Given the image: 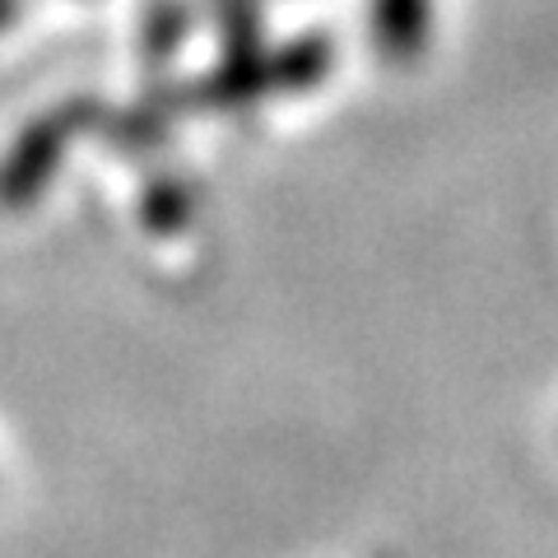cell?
<instances>
[{
  "instance_id": "6da1fadb",
  "label": "cell",
  "mask_w": 558,
  "mask_h": 558,
  "mask_svg": "<svg viewBox=\"0 0 558 558\" xmlns=\"http://www.w3.org/2000/svg\"><path fill=\"white\" fill-rule=\"evenodd\" d=\"M381 28H387L391 47L418 43V28H424V0H381Z\"/></svg>"
}]
</instances>
